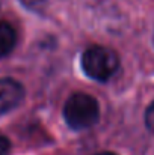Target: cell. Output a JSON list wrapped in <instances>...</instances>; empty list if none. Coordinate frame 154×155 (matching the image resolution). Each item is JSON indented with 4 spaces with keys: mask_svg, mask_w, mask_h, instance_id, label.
<instances>
[{
    "mask_svg": "<svg viewBox=\"0 0 154 155\" xmlns=\"http://www.w3.org/2000/svg\"><path fill=\"white\" fill-rule=\"evenodd\" d=\"M26 6H29L30 9H36L39 5H43L44 3V0H21Z\"/></svg>",
    "mask_w": 154,
    "mask_h": 155,
    "instance_id": "obj_7",
    "label": "cell"
},
{
    "mask_svg": "<svg viewBox=\"0 0 154 155\" xmlns=\"http://www.w3.org/2000/svg\"><path fill=\"white\" fill-rule=\"evenodd\" d=\"M9 149H11V142L5 136H0V155H6Z\"/></svg>",
    "mask_w": 154,
    "mask_h": 155,
    "instance_id": "obj_6",
    "label": "cell"
},
{
    "mask_svg": "<svg viewBox=\"0 0 154 155\" xmlns=\"http://www.w3.org/2000/svg\"><path fill=\"white\" fill-rule=\"evenodd\" d=\"M97 155H116V154H112V152H100V154Z\"/></svg>",
    "mask_w": 154,
    "mask_h": 155,
    "instance_id": "obj_8",
    "label": "cell"
},
{
    "mask_svg": "<svg viewBox=\"0 0 154 155\" xmlns=\"http://www.w3.org/2000/svg\"><path fill=\"white\" fill-rule=\"evenodd\" d=\"M15 44H17V32L14 30V27L6 21H0V57L8 56L14 50Z\"/></svg>",
    "mask_w": 154,
    "mask_h": 155,
    "instance_id": "obj_4",
    "label": "cell"
},
{
    "mask_svg": "<svg viewBox=\"0 0 154 155\" xmlns=\"http://www.w3.org/2000/svg\"><path fill=\"white\" fill-rule=\"evenodd\" d=\"M65 122L73 130H86L97 124L100 117V107L94 97L76 92L73 94L63 107Z\"/></svg>",
    "mask_w": 154,
    "mask_h": 155,
    "instance_id": "obj_1",
    "label": "cell"
},
{
    "mask_svg": "<svg viewBox=\"0 0 154 155\" xmlns=\"http://www.w3.org/2000/svg\"><path fill=\"white\" fill-rule=\"evenodd\" d=\"M24 98V87L14 78H0V114L14 110Z\"/></svg>",
    "mask_w": 154,
    "mask_h": 155,
    "instance_id": "obj_3",
    "label": "cell"
},
{
    "mask_svg": "<svg viewBox=\"0 0 154 155\" xmlns=\"http://www.w3.org/2000/svg\"><path fill=\"white\" fill-rule=\"evenodd\" d=\"M145 125L154 134V101L150 104V107L145 111Z\"/></svg>",
    "mask_w": 154,
    "mask_h": 155,
    "instance_id": "obj_5",
    "label": "cell"
},
{
    "mask_svg": "<svg viewBox=\"0 0 154 155\" xmlns=\"http://www.w3.org/2000/svg\"><path fill=\"white\" fill-rule=\"evenodd\" d=\"M82 68L85 74L97 81H107L119 68L118 54L101 45L89 47L82 56Z\"/></svg>",
    "mask_w": 154,
    "mask_h": 155,
    "instance_id": "obj_2",
    "label": "cell"
}]
</instances>
